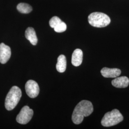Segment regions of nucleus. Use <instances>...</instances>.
Masks as SVG:
<instances>
[{
	"label": "nucleus",
	"instance_id": "nucleus-12",
	"mask_svg": "<svg viewBox=\"0 0 129 129\" xmlns=\"http://www.w3.org/2000/svg\"><path fill=\"white\" fill-rule=\"evenodd\" d=\"M67 68V60L64 55H59L57 58V62L56 65V69L60 73L64 72Z\"/></svg>",
	"mask_w": 129,
	"mask_h": 129
},
{
	"label": "nucleus",
	"instance_id": "nucleus-11",
	"mask_svg": "<svg viewBox=\"0 0 129 129\" xmlns=\"http://www.w3.org/2000/svg\"><path fill=\"white\" fill-rule=\"evenodd\" d=\"M25 37L34 46L37 44L38 39L35 29L32 27H28L25 32Z\"/></svg>",
	"mask_w": 129,
	"mask_h": 129
},
{
	"label": "nucleus",
	"instance_id": "nucleus-6",
	"mask_svg": "<svg viewBox=\"0 0 129 129\" xmlns=\"http://www.w3.org/2000/svg\"><path fill=\"white\" fill-rule=\"evenodd\" d=\"M25 91L28 96L31 98L37 97L39 93V87L37 82L33 80L27 81L25 85Z\"/></svg>",
	"mask_w": 129,
	"mask_h": 129
},
{
	"label": "nucleus",
	"instance_id": "nucleus-10",
	"mask_svg": "<svg viewBox=\"0 0 129 129\" xmlns=\"http://www.w3.org/2000/svg\"><path fill=\"white\" fill-rule=\"evenodd\" d=\"M83 60V52L80 49L74 50L71 59V63L75 67H78L81 64Z\"/></svg>",
	"mask_w": 129,
	"mask_h": 129
},
{
	"label": "nucleus",
	"instance_id": "nucleus-5",
	"mask_svg": "<svg viewBox=\"0 0 129 129\" xmlns=\"http://www.w3.org/2000/svg\"><path fill=\"white\" fill-rule=\"evenodd\" d=\"M34 114L33 110L27 106H25L21 109L17 116L16 120L17 122L21 124H26L32 118Z\"/></svg>",
	"mask_w": 129,
	"mask_h": 129
},
{
	"label": "nucleus",
	"instance_id": "nucleus-9",
	"mask_svg": "<svg viewBox=\"0 0 129 129\" xmlns=\"http://www.w3.org/2000/svg\"><path fill=\"white\" fill-rule=\"evenodd\" d=\"M111 84L113 86L117 88H127L129 84V79L127 77L122 76L114 79Z\"/></svg>",
	"mask_w": 129,
	"mask_h": 129
},
{
	"label": "nucleus",
	"instance_id": "nucleus-8",
	"mask_svg": "<svg viewBox=\"0 0 129 129\" xmlns=\"http://www.w3.org/2000/svg\"><path fill=\"white\" fill-rule=\"evenodd\" d=\"M101 74L103 77L106 78H114L118 77L121 74V70L118 69H110L104 68L101 70Z\"/></svg>",
	"mask_w": 129,
	"mask_h": 129
},
{
	"label": "nucleus",
	"instance_id": "nucleus-7",
	"mask_svg": "<svg viewBox=\"0 0 129 129\" xmlns=\"http://www.w3.org/2000/svg\"><path fill=\"white\" fill-rule=\"evenodd\" d=\"M11 50L9 46L2 43L0 44V62L4 64L9 60Z\"/></svg>",
	"mask_w": 129,
	"mask_h": 129
},
{
	"label": "nucleus",
	"instance_id": "nucleus-4",
	"mask_svg": "<svg viewBox=\"0 0 129 129\" xmlns=\"http://www.w3.org/2000/svg\"><path fill=\"white\" fill-rule=\"evenodd\" d=\"M123 120V117L120 111L114 109L108 112L102 119L101 123L104 127H111L118 124Z\"/></svg>",
	"mask_w": 129,
	"mask_h": 129
},
{
	"label": "nucleus",
	"instance_id": "nucleus-14",
	"mask_svg": "<svg viewBox=\"0 0 129 129\" xmlns=\"http://www.w3.org/2000/svg\"><path fill=\"white\" fill-rule=\"evenodd\" d=\"M62 21L58 17L54 16L49 21V25L51 28H54L56 26H57L59 23H60Z\"/></svg>",
	"mask_w": 129,
	"mask_h": 129
},
{
	"label": "nucleus",
	"instance_id": "nucleus-3",
	"mask_svg": "<svg viewBox=\"0 0 129 129\" xmlns=\"http://www.w3.org/2000/svg\"><path fill=\"white\" fill-rule=\"evenodd\" d=\"M89 23L95 27H106L111 23V19L106 14L101 12H94L88 16Z\"/></svg>",
	"mask_w": 129,
	"mask_h": 129
},
{
	"label": "nucleus",
	"instance_id": "nucleus-13",
	"mask_svg": "<svg viewBox=\"0 0 129 129\" xmlns=\"http://www.w3.org/2000/svg\"><path fill=\"white\" fill-rule=\"evenodd\" d=\"M17 10L22 14H27L31 13L33 10L32 7L26 3H21L17 6Z\"/></svg>",
	"mask_w": 129,
	"mask_h": 129
},
{
	"label": "nucleus",
	"instance_id": "nucleus-2",
	"mask_svg": "<svg viewBox=\"0 0 129 129\" xmlns=\"http://www.w3.org/2000/svg\"><path fill=\"white\" fill-rule=\"evenodd\" d=\"M22 97V91L17 86H13L7 95L5 107L7 110L12 111L18 103Z\"/></svg>",
	"mask_w": 129,
	"mask_h": 129
},
{
	"label": "nucleus",
	"instance_id": "nucleus-1",
	"mask_svg": "<svg viewBox=\"0 0 129 129\" xmlns=\"http://www.w3.org/2000/svg\"><path fill=\"white\" fill-rule=\"evenodd\" d=\"M93 111V106L92 103L86 100L79 102L74 109L72 120L76 124H80L85 117L90 115Z\"/></svg>",
	"mask_w": 129,
	"mask_h": 129
},
{
	"label": "nucleus",
	"instance_id": "nucleus-15",
	"mask_svg": "<svg viewBox=\"0 0 129 129\" xmlns=\"http://www.w3.org/2000/svg\"><path fill=\"white\" fill-rule=\"evenodd\" d=\"M67 25L64 22H62L54 28L55 31L57 33H62L64 32L67 29Z\"/></svg>",
	"mask_w": 129,
	"mask_h": 129
}]
</instances>
